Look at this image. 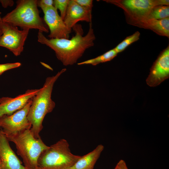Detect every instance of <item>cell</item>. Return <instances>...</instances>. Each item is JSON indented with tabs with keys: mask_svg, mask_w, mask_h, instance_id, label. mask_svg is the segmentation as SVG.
I'll return each instance as SVG.
<instances>
[{
	"mask_svg": "<svg viewBox=\"0 0 169 169\" xmlns=\"http://www.w3.org/2000/svg\"><path fill=\"white\" fill-rule=\"evenodd\" d=\"M75 35L70 39L46 38L39 31L38 41L50 48L55 52L56 57L65 66L76 63L87 49L94 45L95 39L92 23H89L88 31L83 36L81 26L76 25L73 28Z\"/></svg>",
	"mask_w": 169,
	"mask_h": 169,
	"instance_id": "cell-1",
	"label": "cell"
},
{
	"mask_svg": "<svg viewBox=\"0 0 169 169\" xmlns=\"http://www.w3.org/2000/svg\"><path fill=\"white\" fill-rule=\"evenodd\" d=\"M66 70V68L63 69L55 75L47 77L43 87L32 99L27 117L32 125L30 130L36 138L40 137L39 133L43 128L42 123L45 115L55 107V103L51 99L54 84Z\"/></svg>",
	"mask_w": 169,
	"mask_h": 169,
	"instance_id": "cell-2",
	"label": "cell"
},
{
	"mask_svg": "<svg viewBox=\"0 0 169 169\" xmlns=\"http://www.w3.org/2000/svg\"><path fill=\"white\" fill-rule=\"evenodd\" d=\"M16 8L3 17V22L22 29H38L48 33L49 28L40 17L38 8L37 0H18Z\"/></svg>",
	"mask_w": 169,
	"mask_h": 169,
	"instance_id": "cell-3",
	"label": "cell"
},
{
	"mask_svg": "<svg viewBox=\"0 0 169 169\" xmlns=\"http://www.w3.org/2000/svg\"><path fill=\"white\" fill-rule=\"evenodd\" d=\"M6 136L9 141L15 145L17 153L22 158L26 168L35 169L38 167L40 154L49 146L44 143L40 137H35L30 129Z\"/></svg>",
	"mask_w": 169,
	"mask_h": 169,
	"instance_id": "cell-4",
	"label": "cell"
},
{
	"mask_svg": "<svg viewBox=\"0 0 169 169\" xmlns=\"http://www.w3.org/2000/svg\"><path fill=\"white\" fill-rule=\"evenodd\" d=\"M80 157L72 154L68 142L62 139L42 152L38 160V167L42 169H68Z\"/></svg>",
	"mask_w": 169,
	"mask_h": 169,
	"instance_id": "cell-5",
	"label": "cell"
},
{
	"mask_svg": "<svg viewBox=\"0 0 169 169\" xmlns=\"http://www.w3.org/2000/svg\"><path fill=\"white\" fill-rule=\"evenodd\" d=\"M0 46L8 49L17 56L23 51L29 29L19 30L17 27L3 21L0 18Z\"/></svg>",
	"mask_w": 169,
	"mask_h": 169,
	"instance_id": "cell-6",
	"label": "cell"
},
{
	"mask_svg": "<svg viewBox=\"0 0 169 169\" xmlns=\"http://www.w3.org/2000/svg\"><path fill=\"white\" fill-rule=\"evenodd\" d=\"M32 99L22 109L10 115L0 117V126L5 136L15 134L26 129H30L32 125L29 121L28 114Z\"/></svg>",
	"mask_w": 169,
	"mask_h": 169,
	"instance_id": "cell-7",
	"label": "cell"
},
{
	"mask_svg": "<svg viewBox=\"0 0 169 169\" xmlns=\"http://www.w3.org/2000/svg\"><path fill=\"white\" fill-rule=\"evenodd\" d=\"M42 11L44 20L50 31L48 37L50 38L69 39L71 31L68 29L57 10L53 6Z\"/></svg>",
	"mask_w": 169,
	"mask_h": 169,
	"instance_id": "cell-8",
	"label": "cell"
},
{
	"mask_svg": "<svg viewBox=\"0 0 169 169\" xmlns=\"http://www.w3.org/2000/svg\"><path fill=\"white\" fill-rule=\"evenodd\" d=\"M169 77V48L165 49L160 55L150 69L146 79L147 84L155 87Z\"/></svg>",
	"mask_w": 169,
	"mask_h": 169,
	"instance_id": "cell-9",
	"label": "cell"
},
{
	"mask_svg": "<svg viewBox=\"0 0 169 169\" xmlns=\"http://www.w3.org/2000/svg\"><path fill=\"white\" fill-rule=\"evenodd\" d=\"M40 89L27 90L24 94L14 97L0 98V117L10 115L23 108L38 93Z\"/></svg>",
	"mask_w": 169,
	"mask_h": 169,
	"instance_id": "cell-10",
	"label": "cell"
},
{
	"mask_svg": "<svg viewBox=\"0 0 169 169\" xmlns=\"http://www.w3.org/2000/svg\"><path fill=\"white\" fill-rule=\"evenodd\" d=\"M9 141L0 129V169H27L22 165Z\"/></svg>",
	"mask_w": 169,
	"mask_h": 169,
	"instance_id": "cell-11",
	"label": "cell"
},
{
	"mask_svg": "<svg viewBox=\"0 0 169 169\" xmlns=\"http://www.w3.org/2000/svg\"><path fill=\"white\" fill-rule=\"evenodd\" d=\"M92 10L80 6L74 0H70L64 20L68 29L71 31L72 28L80 21L92 23Z\"/></svg>",
	"mask_w": 169,
	"mask_h": 169,
	"instance_id": "cell-12",
	"label": "cell"
},
{
	"mask_svg": "<svg viewBox=\"0 0 169 169\" xmlns=\"http://www.w3.org/2000/svg\"><path fill=\"white\" fill-rule=\"evenodd\" d=\"M122 4L131 12L143 18L157 6L156 0H125L122 1Z\"/></svg>",
	"mask_w": 169,
	"mask_h": 169,
	"instance_id": "cell-13",
	"label": "cell"
},
{
	"mask_svg": "<svg viewBox=\"0 0 169 169\" xmlns=\"http://www.w3.org/2000/svg\"><path fill=\"white\" fill-rule=\"evenodd\" d=\"M104 148L103 145H98L91 151L81 156L72 166L68 169H93Z\"/></svg>",
	"mask_w": 169,
	"mask_h": 169,
	"instance_id": "cell-14",
	"label": "cell"
},
{
	"mask_svg": "<svg viewBox=\"0 0 169 169\" xmlns=\"http://www.w3.org/2000/svg\"><path fill=\"white\" fill-rule=\"evenodd\" d=\"M142 22L145 27L151 29L158 34L169 37V17L161 19L143 18Z\"/></svg>",
	"mask_w": 169,
	"mask_h": 169,
	"instance_id": "cell-15",
	"label": "cell"
},
{
	"mask_svg": "<svg viewBox=\"0 0 169 169\" xmlns=\"http://www.w3.org/2000/svg\"><path fill=\"white\" fill-rule=\"evenodd\" d=\"M118 54L114 48L95 58L78 63L77 64L78 65L91 64L92 65H96L100 63L110 61L114 58Z\"/></svg>",
	"mask_w": 169,
	"mask_h": 169,
	"instance_id": "cell-16",
	"label": "cell"
},
{
	"mask_svg": "<svg viewBox=\"0 0 169 169\" xmlns=\"http://www.w3.org/2000/svg\"><path fill=\"white\" fill-rule=\"evenodd\" d=\"M169 7L167 6H158L154 7L147 16L148 19H161L169 17Z\"/></svg>",
	"mask_w": 169,
	"mask_h": 169,
	"instance_id": "cell-17",
	"label": "cell"
},
{
	"mask_svg": "<svg viewBox=\"0 0 169 169\" xmlns=\"http://www.w3.org/2000/svg\"><path fill=\"white\" fill-rule=\"evenodd\" d=\"M140 33L136 32L133 34L126 37L122 42L118 44L114 49L118 53L123 51L130 44L138 40Z\"/></svg>",
	"mask_w": 169,
	"mask_h": 169,
	"instance_id": "cell-18",
	"label": "cell"
},
{
	"mask_svg": "<svg viewBox=\"0 0 169 169\" xmlns=\"http://www.w3.org/2000/svg\"><path fill=\"white\" fill-rule=\"evenodd\" d=\"M70 0H54V6L60 12V16L64 20L65 16Z\"/></svg>",
	"mask_w": 169,
	"mask_h": 169,
	"instance_id": "cell-19",
	"label": "cell"
},
{
	"mask_svg": "<svg viewBox=\"0 0 169 169\" xmlns=\"http://www.w3.org/2000/svg\"><path fill=\"white\" fill-rule=\"evenodd\" d=\"M21 64L19 62L0 64V75L7 70L20 67Z\"/></svg>",
	"mask_w": 169,
	"mask_h": 169,
	"instance_id": "cell-20",
	"label": "cell"
},
{
	"mask_svg": "<svg viewBox=\"0 0 169 169\" xmlns=\"http://www.w3.org/2000/svg\"><path fill=\"white\" fill-rule=\"evenodd\" d=\"M38 7L41 8L42 10L49 7L54 6V0H37Z\"/></svg>",
	"mask_w": 169,
	"mask_h": 169,
	"instance_id": "cell-21",
	"label": "cell"
},
{
	"mask_svg": "<svg viewBox=\"0 0 169 169\" xmlns=\"http://www.w3.org/2000/svg\"><path fill=\"white\" fill-rule=\"evenodd\" d=\"M80 6L92 10L93 1L92 0H74Z\"/></svg>",
	"mask_w": 169,
	"mask_h": 169,
	"instance_id": "cell-22",
	"label": "cell"
},
{
	"mask_svg": "<svg viewBox=\"0 0 169 169\" xmlns=\"http://www.w3.org/2000/svg\"><path fill=\"white\" fill-rule=\"evenodd\" d=\"M0 3L2 6L4 8L8 6L12 7L14 4V1L12 0H0Z\"/></svg>",
	"mask_w": 169,
	"mask_h": 169,
	"instance_id": "cell-23",
	"label": "cell"
},
{
	"mask_svg": "<svg viewBox=\"0 0 169 169\" xmlns=\"http://www.w3.org/2000/svg\"><path fill=\"white\" fill-rule=\"evenodd\" d=\"M116 166L117 169H128L125 162L123 160H120Z\"/></svg>",
	"mask_w": 169,
	"mask_h": 169,
	"instance_id": "cell-24",
	"label": "cell"
},
{
	"mask_svg": "<svg viewBox=\"0 0 169 169\" xmlns=\"http://www.w3.org/2000/svg\"><path fill=\"white\" fill-rule=\"evenodd\" d=\"M157 6H167L169 4V1L167 0H156Z\"/></svg>",
	"mask_w": 169,
	"mask_h": 169,
	"instance_id": "cell-25",
	"label": "cell"
},
{
	"mask_svg": "<svg viewBox=\"0 0 169 169\" xmlns=\"http://www.w3.org/2000/svg\"><path fill=\"white\" fill-rule=\"evenodd\" d=\"M2 34V32H1V30L0 29V37L1 35Z\"/></svg>",
	"mask_w": 169,
	"mask_h": 169,
	"instance_id": "cell-26",
	"label": "cell"
},
{
	"mask_svg": "<svg viewBox=\"0 0 169 169\" xmlns=\"http://www.w3.org/2000/svg\"><path fill=\"white\" fill-rule=\"evenodd\" d=\"M35 169H42L39 168V167H38L37 168H36Z\"/></svg>",
	"mask_w": 169,
	"mask_h": 169,
	"instance_id": "cell-27",
	"label": "cell"
},
{
	"mask_svg": "<svg viewBox=\"0 0 169 169\" xmlns=\"http://www.w3.org/2000/svg\"><path fill=\"white\" fill-rule=\"evenodd\" d=\"M114 169H117V167L116 166L115 167V168H114Z\"/></svg>",
	"mask_w": 169,
	"mask_h": 169,
	"instance_id": "cell-28",
	"label": "cell"
},
{
	"mask_svg": "<svg viewBox=\"0 0 169 169\" xmlns=\"http://www.w3.org/2000/svg\"></svg>",
	"mask_w": 169,
	"mask_h": 169,
	"instance_id": "cell-29",
	"label": "cell"
}]
</instances>
